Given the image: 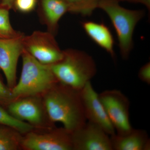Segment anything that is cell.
I'll list each match as a JSON object with an SVG mask.
<instances>
[{"instance_id": "cell-12", "label": "cell", "mask_w": 150, "mask_h": 150, "mask_svg": "<svg viewBox=\"0 0 150 150\" xmlns=\"http://www.w3.org/2000/svg\"><path fill=\"white\" fill-rule=\"evenodd\" d=\"M112 150H149L150 141L146 131L141 129H134L128 134L110 136Z\"/></svg>"}, {"instance_id": "cell-8", "label": "cell", "mask_w": 150, "mask_h": 150, "mask_svg": "<svg viewBox=\"0 0 150 150\" xmlns=\"http://www.w3.org/2000/svg\"><path fill=\"white\" fill-rule=\"evenodd\" d=\"M6 109L16 119L29 123L34 128L43 127L46 121H49L43 98L40 96L23 97L14 100Z\"/></svg>"}, {"instance_id": "cell-9", "label": "cell", "mask_w": 150, "mask_h": 150, "mask_svg": "<svg viewBox=\"0 0 150 150\" xmlns=\"http://www.w3.org/2000/svg\"><path fill=\"white\" fill-rule=\"evenodd\" d=\"M71 137L73 150H112L110 136L91 122L74 131Z\"/></svg>"}, {"instance_id": "cell-10", "label": "cell", "mask_w": 150, "mask_h": 150, "mask_svg": "<svg viewBox=\"0 0 150 150\" xmlns=\"http://www.w3.org/2000/svg\"><path fill=\"white\" fill-rule=\"evenodd\" d=\"M80 93L87 121L98 125L110 136L115 134V129L100 99L99 94L95 90L91 81L86 84Z\"/></svg>"}, {"instance_id": "cell-15", "label": "cell", "mask_w": 150, "mask_h": 150, "mask_svg": "<svg viewBox=\"0 0 150 150\" xmlns=\"http://www.w3.org/2000/svg\"><path fill=\"white\" fill-rule=\"evenodd\" d=\"M12 127L0 123V150H16L21 147L22 136Z\"/></svg>"}, {"instance_id": "cell-4", "label": "cell", "mask_w": 150, "mask_h": 150, "mask_svg": "<svg viewBox=\"0 0 150 150\" xmlns=\"http://www.w3.org/2000/svg\"><path fill=\"white\" fill-rule=\"evenodd\" d=\"M98 8L104 11L110 19L117 34L121 57L127 60L134 47V30L144 16V11L124 8L116 0H100Z\"/></svg>"}, {"instance_id": "cell-22", "label": "cell", "mask_w": 150, "mask_h": 150, "mask_svg": "<svg viewBox=\"0 0 150 150\" xmlns=\"http://www.w3.org/2000/svg\"><path fill=\"white\" fill-rule=\"evenodd\" d=\"M118 2L126 1L129 2L140 4L146 7L148 10L150 11V0H116Z\"/></svg>"}, {"instance_id": "cell-19", "label": "cell", "mask_w": 150, "mask_h": 150, "mask_svg": "<svg viewBox=\"0 0 150 150\" xmlns=\"http://www.w3.org/2000/svg\"><path fill=\"white\" fill-rule=\"evenodd\" d=\"M14 100L11 89L0 79V106L6 108Z\"/></svg>"}, {"instance_id": "cell-6", "label": "cell", "mask_w": 150, "mask_h": 150, "mask_svg": "<svg viewBox=\"0 0 150 150\" xmlns=\"http://www.w3.org/2000/svg\"><path fill=\"white\" fill-rule=\"evenodd\" d=\"M22 42L25 50L43 64H54L63 58V51L54 34L49 31H35L30 35H23Z\"/></svg>"}, {"instance_id": "cell-3", "label": "cell", "mask_w": 150, "mask_h": 150, "mask_svg": "<svg viewBox=\"0 0 150 150\" xmlns=\"http://www.w3.org/2000/svg\"><path fill=\"white\" fill-rule=\"evenodd\" d=\"M22 69L18 83L12 89L14 100L43 94L59 82L50 65L43 64L23 49Z\"/></svg>"}, {"instance_id": "cell-11", "label": "cell", "mask_w": 150, "mask_h": 150, "mask_svg": "<svg viewBox=\"0 0 150 150\" xmlns=\"http://www.w3.org/2000/svg\"><path fill=\"white\" fill-rule=\"evenodd\" d=\"M0 39V69L5 76L7 85L12 89L16 83V69L19 58L23 51V36Z\"/></svg>"}, {"instance_id": "cell-21", "label": "cell", "mask_w": 150, "mask_h": 150, "mask_svg": "<svg viewBox=\"0 0 150 150\" xmlns=\"http://www.w3.org/2000/svg\"><path fill=\"white\" fill-rule=\"evenodd\" d=\"M138 77L141 81L150 85V62H148L140 68Z\"/></svg>"}, {"instance_id": "cell-18", "label": "cell", "mask_w": 150, "mask_h": 150, "mask_svg": "<svg viewBox=\"0 0 150 150\" xmlns=\"http://www.w3.org/2000/svg\"><path fill=\"white\" fill-rule=\"evenodd\" d=\"M0 123L12 127L21 134H25L34 129L29 123L20 121L11 116L4 108L0 106Z\"/></svg>"}, {"instance_id": "cell-7", "label": "cell", "mask_w": 150, "mask_h": 150, "mask_svg": "<svg viewBox=\"0 0 150 150\" xmlns=\"http://www.w3.org/2000/svg\"><path fill=\"white\" fill-rule=\"evenodd\" d=\"M29 131L22 137L21 147L28 150H73L71 133L64 128L46 133Z\"/></svg>"}, {"instance_id": "cell-14", "label": "cell", "mask_w": 150, "mask_h": 150, "mask_svg": "<svg viewBox=\"0 0 150 150\" xmlns=\"http://www.w3.org/2000/svg\"><path fill=\"white\" fill-rule=\"evenodd\" d=\"M41 9L43 20L54 35L62 16L69 12V7L65 0H42Z\"/></svg>"}, {"instance_id": "cell-2", "label": "cell", "mask_w": 150, "mask_h": 150, "mask_svg": "<svg viewBox=\"0 0 150 150\" xmlns=\"http://www.w3.org/2000/svg\"><path fill=\"white\" fill-rule=\"evenodd\" d=\"M59 82L81 91L96 75L97 67L92 57L76 49L63 51L59 62L50 65Z\"/></svg>"}, {"instance_id": "cell-23", "label": "cell", "mask_w": 150, "mask_h": 150, "mask_svg": "<svg viewBox=\"0 0 150 150\" xmlns=\"http://www.w3.org/2000/svg\"><path fill=\"white\" fill-rule=\"evenodd\" d=\"M14 1V0H2V7L10 9L13 6Z\"/></svg>"}, {"instance_id": "cell-1", "label": "cell", "mask_w": 150, "mask_h": 150, "mask_svg": "<svg viewBox=\"0 0 150 150\" xmlns=\"http://www.w3.org/2000/svg\"><path fill=\"white\" fill-rule=\"evenodd\" d=\"M43 100L50 122L62 123L70 133L87 122L80 91L58 82L43 94Z\"/></svg>"}, {"instance_id": "cell-17", "label": "cell", "mask_w": 150, "mask_h": 150, "mask_svg": "<svg viewBox=\"0 0 150 150\" xmlns=\"http://www.w3.org/2000/svg\"><path fill=\"white\" fill-rule=\"evenodd\" d=\"M8 10L5 8L0 7V39L16 38L23 35L12 26Z\"/></svg>"}, {"instance_id": "cell-16", "label": "cell", "mask_w": 150, "mask_h": 150, "mask_svg": "<svg viewBox=\"0 0 150 150\" xmlns=\"http://www.w3.org/2000/svg\"><path fill=\"white\" fill-rule=\"evenodd\" d=\"M69 7V12L89 16L98 8L100 0H65Z\"/></svg>"}, {"instance_id": "cell-20", "label": "cell", "mask_w": 150, "mask_h": 150, "mask_svg": "<svg viewBox=\"0 0 150 150\" xmlns=\"http://www.w3.org/2000/svg\"><path fill=\"white\" fill-rule=\"evenodd\" d=\"M37 0H14L13 6L19 11L27 13L34 9Z\"/></svg>"}, {"instance_id": "cell-13", "label": "cell", "mask_w": 150, "mask_h": 150, "mask_svg": "<svg viewBox=\"0 0 150 150\" xmlns=\"http://www.w3.org/2000/svg\"><path fill=\"white\" fill-rule=\"evenodd\" d=\"M81 24L86 33L91 40L114 58V39L109 28L103 23L91 21L83 22Z\"/></svg>"}, {"instance_id": "cell-5", "label": "cell", "mask_w": 150, "mask_h": 150, "mask_svg": "<svg viewBox=\"0 0 150 150\" xmlns=\"http://www.w3.org/2000/svg\"><path fill=\"white\" fill-rule=\"evenodd\" d=\"M99 97L115 134L122 136L129 133L133 128L129 118L128 98L117 89L104 91L99 94Z\"/></svg>"}]
</instances>
